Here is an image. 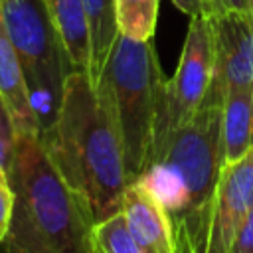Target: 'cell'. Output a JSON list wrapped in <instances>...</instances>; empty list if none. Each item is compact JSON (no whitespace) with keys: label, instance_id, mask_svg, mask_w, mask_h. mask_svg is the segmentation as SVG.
Segmentation results:
<instances>
[{"label":"cell","instance_id":"8","mask_svg":"<svg viewBox=\"0 0 253 253\" xmlns=\"http://www.w3.org/2000/svg\"><path fill=\"white\" fill-rule=\"evenodd\" d=\"M253 208V150L223 164L213 204L210 253H229L235 233Z\"/></svg>","mask_w":253,"mask_h":253},{"label":"cell","instance_id":"12","mask_svg":"<svg viewBox=\"0 0 253 253\" xmlns=\"http://www.w3.org/2000/svg\"><path fill=\"white\" fill-rule=\"evenodd\" d=\"M223 164L253 150V89L229 91L221 103Z\"/></svg>","mask_w":253,"mask_h":253},{"label":"cell","instance_id":"4","mask_svg":"<svg viewBox=\"0 0 253 253\" xmlns=\"http://www.w3.org/2000/svg\"><path fill=\"white\" fill-rule=\"evenodd\" d=\"M111 107L121 134L128 182L148 168L162 115L166 77L150 42L117 36L97 85Z\"/></svg>","mask_w":253,"mask_h":253},{"label":"cell","instance_id":"15","mask_svg":"<svg viewBox=\"0 0 253 253\" xmlns=\"http://www.w3.org/2000/svg\"><path fill=\"white\" fill-rule=\"evenodd\" d=\"M91 249L93 253H148L128 231L123 211H117L93 225Z\"/></svg>","mask_w":253,"mask_h":253},{"label":"cell","instance_id":"18","mask_svg":"<svg viewBox=\"0 0 253 253\" xmlns=\"http://www.w3.org/2000/svg\"><path fill=\"white\" fill-rule=\"evenodd\" d=\"M229 253H253V208L239 225Z\"/></svg>","mask_w":253,"mask_h":253},{"label":"cell","instance_id":"21","mask_svg":"<svg viewBox=\"0 0 253 253\" xmlns=\"http://www.w3.org/2000/svg\"><path fill=\"white\" fill-rule=\"evenodd\" d=\"M251 12H253V0H251Z\"/></svg>","mask_w":253,"mask_h":253},{"label":"cell","instance_id":"10","mask_svg":"<svg viewBox=\"0 0 253 253\" xmlns=\"http://www.w3.org/2000/svg\"><path fill=\"white\" fill-rule=\"evenodd\" d=\"M121 211L140 247L148 253H174L168 215L154 192L140 178L126 184Z\"/></svg>","mask_w":253,"mask_h":253},{"label":"cell","instance_id":"7","mask_svg":"<svg viewBox=\"0 0 253 253\" xmlns=\"http://www.w3.org/2000/svg\"><path fill=\"white\" fill-rule=\"evenodd\" d=\"M206 18L213 53V75L206 103H223L229 91L253 89V12H225Z\"/></svg>","mask_w":253,"mask_h":253},{"label":"cell","instance_id":"9","mask_svg":"<svg viewBox=\"0 0 253 253\" xmlns=\"http://www.w3.org/2000/svg\"><path fill=\"white\" fill-rule=\"evenodd\" d=\"M0 109L12 130V138L40 136V123L32 105L22 63L8 36L0 0Z\"/></svg>","mask_w":253,"mask_h":253},{"label":"cell","instance_id":"16","mask_svg":"<svg viewBox=\"0 0 253 253\" xmlns=\"http://www.w3.org/2000/svg\"><path fill=\"white\" fill-rule=\"evenodd\" d=\"M16 208V192L8 174H0V243L6 239Z\"/></svg>","mask_w":253,"mask_h":253},{"label":"cell","instance_id":"17","mask_svg":"<svg viewBox=\"0 0 253 253\" xmlns=\"http://www.w3.org/2000/svg\"><path fill=\"white\" fill-rule=\"evenodd\" d=\"M204 16L225 12H251V0H200Z\"/></svg>","mask_w":253,"mask_h":253},{"label":"cell","instance_id":"1","mask_svg":"<svg viewBox=\"0 0 253 253\" xmlns=\"http://www.w3.org/2000/svg\"><path fill=\"white\" fill-rule=\"evenodd\" d=\"M93 223L121 211L128 184L125 152L107 97L87 73H69L53 126L40 136Z\"/></svg>","mask_w":253,"mask_h":253},{"label":"cell","instance_id":"3","mask_svg":"<svg viewBox=\"0 0 253 253\" xmlns=\"http://www.w3.org/2000/svg\"><path fill=\"white\" fill-rule=\"evenodd\" d=\"M8 178L16 208L2 253H93L95 223L40 136L12 138Z\"/></svg>","mask_w":253,"mask_h":253},{"label":"cell","instance_id":"5","mask_svg":"<svg viewBox=\"0 0 253 253\" xmlns=\"http://www.w3.org/2000/svg\"><path fill=\"white\" fill-rule=\"evenodd\" d=\"M2 14L22 63L42 136L53 126L61 105L63 85L69 75L65 55L45 0H2Z\"/></svg>","mask_w":253,"mask_h":253},{"label":"cell","instance_id":"6","mask_svg":"<svg viewBox=\"0 0 253 253\" xmlns=\"http://www.w3.org/2000/svg\"><path fill=\"white\" fill-rule=\"evenodd\" d=\"M211 75H213V53H211L210 22L202 14L192 16L180 51L178 67L174 75L166 79L156 144L170 130L186 125L204 107L210 95Z\"/></svg>","mask_w":253,"mask_h":253},{"label":"cell","instance_id":"13","mask_svg":"<svg viewBox=\"0 0 253 253\" xmlns=\"http://www.w3.org/2000/svg\"><path fill=\"white\" fill-rule=\"evenodd\" d=\"M87 18H89V34H91V63H89V81L93 87L99 85L103 69L107 65L113 43L119 36L117 20H115V0H83Z\"/></svg>","mask_w":253,"mask_h":253},{"label":"cell","instance_id":"20","mask_svg":"<svg viewBox=\"0 0 253 253\" xmlns=\"http://www.w3.org/2000/svg\"><path fill=\"white\" fill-rule=\"evenodd\" d=\"M172 4H174L180 12L188 14L190 18L202 14V4H200V0H172ZM202 16H204V14H202Z\"/></svg>","mask_w":253,"mask_h":253},{"label":"cell","instance_id":"19","mask_svg":"<svg viewBox=\"0 0 253 253\" xmlns=\"http://www.w3.org/2000/svg\"><path fill=\"white\" fill-rule=\"evenodd\" d=\"M0 119H2V126H0V174H8L10 160H12V130H10V125H8L2 109H0Z\"/></svg>","mask_w":253,"mask_h":253},{"label":"cell","instance_id":"11","mask_svg":"<svg viewBox=\"0 0 253 253\" xmlns=\"http://www.w3.org/2000/svg\"><path fill=\"white\" fill-rule=\"evenodd\" d=\"M69 73H89L91 34L83 0H45Z\"/></svg>","mask_w":253,"mask_h":253},{"label":"cell","instance_id":"14","mask_svg":"<svg viewBox=\"0 0 253 253\" xmlns=\"http://www.w3.org/2000/svg\"><path fill=\"white\" fill-rule=\"evenodd\" d=\"M160 0H115V20L119 36L134 42L154 38Z\"/></svg>","mask_w":253,"mask_h":253},{"label":"cell","instance_id":"2","mask_svg":"<svg viewBox=\"0 0 253 253\" xmlns=\"http://www.w3.org/2000/svg\"><path fill=\"white\" fill-rule=\"evenodd\" d=\"M221 168V103H204L186 125L156 144L140 180L168 215L174 253H210Z\"/></svg>","mask_w":253,"mask_h":253}]
</instances>
